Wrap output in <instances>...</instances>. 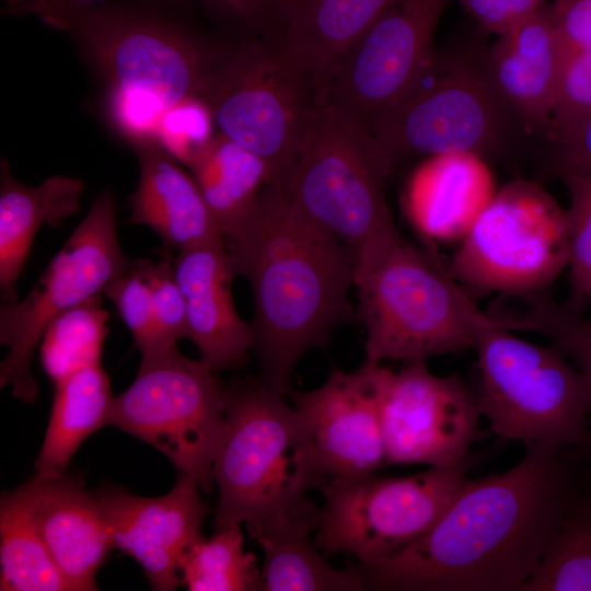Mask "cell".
<instances>
[{
    "label": "cell",
    "mask_w": 591,
    "mask_h": 591,
    "mask_svg": "<svg viewBox=\"0 0 591 591\" xmlns=\"http://www.w3.org/2000/svg\"><path fill=\"white\" fill-rule=\"evenodd\" d=\"M581 449L524 442L511 468L466 479L421 537L374 568L366 590L521 591L564 515L591 482Z\"/></svg>",
    "instance_id": "obj_1"
},
{
    "label": "cell",
    "mask_w": 591,
    "mask_h": 591,
    "mask_svg": "<svg viewBox=\"0 0 591 591\" xmlns=\"http://www.w3.org/2000/svg\"><path fill=\"white\" fill-rule=\"evenodd\" d=\"M38 19L72 40L97 85L99 116L132 149L154 143L164 112L201 96L237 42L194 0L60 5Z\"/></svg>",
    "instance_id": "obj_2"
},
{
    "label": "cell",
    "mask_w": 591,
    "mask_h": 591,
    "mask_svg": "<svg viewBox=\"0 0 591 591\" xmlns=\"http://www.w3.org/2000/svg\"><path fill=\"white\" fill-rule=\"evenodd\" d=\"M227 247L234 275L247 280L253 294L258 380L288 394L303 355L325 348L339 325L357 318L349 298L352 255L283 185L274 184Z\"/></svg>",
    "instance_id": "obj_3"
},
{
    "label": "cell",
    "mask_w": 591,
    "mask_h": 591,
    "mask_svg": "<svg viewBox=\"0 0 591 591\" xmlns=\"http://www.w3.org/2000/svg\"><path fill=\"white\" fill-rule=\"evenodd\" d=\"M366 359L426 360L474 349L477 334L509 323L483 312L432 254L399 234L354 265Z\"/></svg>",
    "instance_id": "obj_4"
},
{
    "label": "cell",
    "mask_w": 591,
    "mask_h": 591,
    "mask_svg": "<svg viewBox=\"0 0 591 591\" xmlns=\"http://www.w3.org/2000/svg\"><path fill=\"white\" fill-rule=\"evenodd\" d=\"M224 399L225 428L212 467L216 531L248 529L315 506L306 494L327 478L294 407L258 379L231 382Z\"/></svg>",
    "instance_id": "obj_5"
},
{
    "label": "cell",
    "mask_w": 591,
    "mask_h": 591,
    "mask_svg": "<svg viewBox=\"0 0 591 591\" xmlns=\"http://www.w3.org/2000/svg\"><path fill=\"white\" fill-rule=\"evenodd\" d=\"M518 126L523 128L496 88L486 55L434 49L409 84L362 131L389 175L413 157L496 154Z\"/></svg>",
    "instance_id": "obj_6"
},
{
    "label": "cell",
    "mask_w": 591,
    "mask_h": 591,
    "mask_svg": "<svg viewBox=\"0 0 591 591\" xmlns=\"http://www.w3.org/2000/svg\"><path fill=\"white\" fill-rule=\"evenodd\" d=\"M386 176L366 134L316 100L283 186L348 248L354 264L399 235L384 195Z\"/></svg>",
    "instance_id": "obj_7"
},
{
    "label": "cell",
    "mask_w": 591,
    "mask_h": 591,
    "mask_svg": "<svg viewBox=\"0 0 591 591\" xmlns=\"http://www.w3.org/2000/svg\"><path fill=\"white\" fill-rule=\"evenodd\" d=\"M474 349L479 376L475 393L496 436L586 453L588 391L557 346L531 344L505 327H488L477 334Z\"/></svg>",
    "instance_id": "obj_8"
},
{
    "label": "cell",
    "mask_w": 591,
    "mask_h": 591,
    "mask_svg": "<svg viewBox=\"0 0 591 591\" xmlns=\"http://www.w3.org/2000/svg\"><path fill=\"white\" fill-rule=\"evenodd\" d=\"M200 99L218 132L266 164L269 185H283L316 91L282 35L237 40Z\"/></svg>",
    "instance_id": "obj_9"
},
{
    "label": "cell",
    "mask_w": 591,
    "mask_h": 591,
    "mask_svg": "<svg viewBox=\"0 0 591 591\" xmlns=\"http://www.w3.org/2000/svg\"><path fill=\"white\" fill-rule=\"evenodd\" d=\"M474 459L412 476L366 474L327 479L321 487L314 543L326 554H349L374 568L426 534L448 509Z\"/></svg>",
    "instance_id": "obj_10"
},
{
    "label": "cell",
    "mask_w": 591,
    "mask_h": 591,
    "mask_svg": "<svg viewBox=\"0 0 591 591\" xmlns=\"http://www.w3.org/2000/svg\"><path fill=\"white\" fill-rule=\"evenodd\" d=\"M224 397L216 371L175 350L141 360L134 382L114 397L107 425L155 448L178 474L210 491L225 428Z\"/></svg>",
    "instance_id": "obj_11"
},
{
    "label": "cell",
    "mask_w": 591,
    "mask_h": 591,
    "mask_svg": "<svg viewBox=\"0 0 591 591\" xmlns=\"http://www.w3.org/2000/svg\"><path fill=\"white\" fill-rule=\"evenodd\" d=\"M116 225V198L106 188L93 202L25 298L0 306V341L8 354L0 363V385L32 403L38 385L32 358L49 325L61 314L103 294L130 265Z\"/></svg>",
    "instance_id": "obj_12"
},
{
    "label": "cell",
    "mask_w": 591,
    "mask_h": 591,
    "mask_svg": "<svg viewBox=\"0 0 591 591\" xmlns=\"http://www.w3.org/2000/svg\"><path fill=\"white\" fill-rule=\"evenodd\" d=\"M567 264L566 210L540 184L514 179L462 237L448 270L475 290L520 296L543 291Z\"/></svg>",
    "instance_id": "obj_13"
},
{
    "label": "cell",
    "mask_w": 591,
    "mask_h": 591,
    "mask_svg": "<svg viewBox=\"0 0 591 591\" xmlns=\"http://www.w3.org/2000/svg\"><path fill=\"white\" fill-rule=\"evenodd\" d=\"M448 1L390 0L343 55L316 100L362 130L433 53V35Z\"/></svg>",
    "instance_id": "obj_14"
},
{
    "label": "cell",
    "mask_w": 591,
    "mask_h": 591,
    "mask_svg": "<svg viewBox=\"0 0 591 591\" xmlns=\"http://www.w3.org/2000/svg\"><path fill=\"white\" fill-rule=\"evenodd\" d=\"M379 387L386 463L445 467L471 455L483 414L460 375L433 374L426 360L380 366Z\"/></svg>",
    "instance_id": "obj_15"
},
{
    "label": "cell",
    "mask_w": 591,
    "mask_h": 591,
    "mask_svg": "<svg viewBox=\"0 0 591 591\" xmlns=\"http://www.w3.org/2000/svg\"><path fill=\"white\" fill-rule=\"evenodd\" d=\"M380 366L366 359L352 372L333 369L316 389L291 391L293 407L310 432L327 479L371 474L386 463Z\"/></svg>",
    "instance_id": "obj_16"
},
{
    "label": "cell",
    "mask_w": 591,
    "mask_h": 591,
    "mask_svg": "<svg viewBox=\"0 0 591 591\" xmlns=\"http://www.w3.org/2000/svg\"><path fill=\"white\" fill-rule=\"evenodd\" d=\"M199 490L192 478L178 474L172 490L160 497H140L113 486L95 493L114 548L140 564L153 590L182 586L179 558L202 537L201 525L210 513Z\"/></svg>",
    "instance_id": "obj_17"
},
{
    "label": "cell",
    "mask_w": 591,
    "mask_h": 591,
    "mask_svg": "<svg viewBox=\"0 0 591 591\" xmlns=\"http://www.w3.org/2000/svg\"><path fill=\"white\" fill-rule=\"evenodd\" d=\"M183 293L187 338L213 371L242 367L252 349V331L235 309V277L223 239L178 251L173 262Z\"/></svg>",
    "instance_id": "obj_18"
},
{
    "label": "cell",
    "mask_w": 591,
    "mask_h": 591,
    "mask_svg": "<svg viewBox=\"0 0 591 591\" xmlns=\"http://www.w3.org/2000/svg\"><path fill=\"white\" fill-rule=\"evenodd\" d=\"M486 61L524 130L548 138L563 65L552 3L498 34Z\"/></svg>",
    "instance_id": "obj_19"
},
{
    "label": "cell",
    "mask_w": 591,
    "mask_h": 591,
    "mask_svg": "<svg viewBox=\"0 0 591 591\" xmlns=\"http://www.w3.org/2000/svg\"><path fill=\"white\" fill-rule=\"evenodd\" d=\"M35 522L69 591L97 590L96 572L114 549L95 497L66 473L24 484Z\"/></svg>",
    "instance_id": "obj_20"
},
{
    "label": "cell",
    "mask_w": 591,
    "mask_h": 591,
    "mask_svg": "<svg viewBox=\"0 0 591 591\" xmlns=\"http://www.w3.org/2000/svg\"><path fill=\"white\" fill-rule=\"evenodd\" d=\"M483 158L472 153L429 157L412 174L405 210L419 234L430 241L462 239L494 197Z\"/></svg>",
    "instance_id": "obj_21"
},
{
    "label": "cell",
    "mask_w": 591,
    "mask_h": 591,
    "mask_svg": "<svg viewBox=\"0 0 591 591\" xmlns=\"http://www.w3.org/2000/svg\"><path fill=\"white\" fill-rule=\"evenodd\" d=\"M134 151L139 178L130 196L129 223L150 228L177 251L222 239L195 178L179 162L155 143Z\"/></svg>",
    "instance_id": "obj_22"
},
{
    "label": "cell",
    "mask_w": 591,
    "mask_h": 591,
    "mask_svg": "<svg viewBox=\"0 0 591 591\" xmlns=\"http://www.w3.org/2000/svg\"><path fill=\"white\" fill-rule=\"evenodd\" d=\"M82 179L54 175L38 186H27L0 164V291L3 303L19 301L16 282L34 237L43 225L59 227L81 209Z\"/></svg>",
    "instance_id": "obj_23"
},
{
    "label": "cell",
    "mask_w": 591,
    "mask_h": 591,
    "mask_svg": "<svg viewBox=\"0 0 591 591\" xmlns=\"http://www.w3.org/2000/svg\"><path fill=\"white\" fill-rule=\"evenodd\" d=\"M320 509L315 506L275 515L248 528L264 552L259 591H361L364 583L351 567L334 568L311 538Z\"/></svg>",
    "instance_id": "obj_24"
},
{
    "label": "cell",
    "mask_w": 591,
    "mask_h": 591,
    "mask_svg": "<svg viewBox=\"0 0 591 591\" xmlns=\"http://www.w3.org/2000/svg\"><path fill=\"white\" fill-rule=\"evenodd\" d=\"M390 0H288L282 38L316 93L348 48Z\"/></svg>",
    "instance_id": "obj_25"
},
{
    "label": "cell",
    "mask_w": 591,
    "mask_h": 591,
    "mask_svg": "<svg viewBox=\"0 0 591 591\" xmlns=\"http://www.w3.org/2000/svg\"><path fill=\"white\" fill-rule=\"evenodd\" d=\"M113 399L101 362L80 368L56 382L49 422L35 462L36 476H62L80 444L107 425Z\"/></svg>",
    "instance_id": "obj_26"
},
{
    "label": "cell",
    "mask_w": 591,
    "mask_h": 591,
    "mask_svg": "<svg viewBox=\"0 0 591 591\" xmlns=\"http://www.w3.org/2000/svg\"><path fill=\"white\" fill-rule=\"evenodd\" d=\"M218 230L228 245L270 184L266 164L217 132L189 165Z\"/></svg>",
    "instance_id": "obj_27"
},
{
    "label": "cell",
    "mask_w": 591,
    "mask_h": 591,
    "mask_svg": "<svg viewBox=\"0 0 591 591\" xmlns=\"http://www.w3.org/2000/svg\"><path fill=\"white\" fill-rule=\"evenodd\" d=\"M0 590L69 591L35 522L24 484L0 500Z\"/></svg>",
    "instance_id": "obj_28"
},
{
    "label": "cell",
    "mask_w": 591,
    "mask_h": 591,
    "mask_svg": "<svg viewBox=\"0 0 591 591\" xmlns=\"http://www.w3.org/2000/svg\"><path fill=\"white\" fill-rule=\"evenodd\" d=\"M521 591H591V482L564 515Z\"/></svg>",
    "instance_id": "obj_29"
},
{
    "label": "cell",
    "mask_w": 591,
    "mask_h": 591,
    "mask_svg": "<svg viewBox=\"0 0 591 591\" xmlns=\"http://www.w3.org/2000/svg\"><path fill=\"white\" fill-rule=\"evenodd\" d=\"M240 524L192 544L181 556L182 586L189 591H258L256 556L244 549Z\"/></svg>",
    "instance_id": "obj_30"
},
{
    "label": "cell",
    "mask_w": 591,
    "mask_h": 591,
    "mask_svg": "<svg viewBox=\"0 0 591 591\" xmlns=\"http://www.w3.org/2000/svg\"><path fill=\"white\" fill-rule=\"evenodd\" d=\"M107 317L96 296L49 325L40 341V360L54 384L80 368L101 362Z\"/></svg>",
    "instance_id": "obj_31"
},
{
    "label": "cell",
    "mask_w": 591,
    "mask_h": 591,
    "mask_svg": "<svg viewBox=\"0 0 591 591\" xmlns=\"http://www.w3.org/2000/svg\"><path fill=\"white\" fill-rule=\"evenodd\" d=\"M524 308L510 314L520 331L540 333L552 340L577 368L589 395L588 443L591 455V321L568 302L558 303L543 291L520 294Z\"/></svg>",
    "instance_id": "obj_32"
},
{
    "label": "cell",
    "mask_w": 591,
    "mask_h": 591,
    "mask_svg": "<svg viewBox=\"0 0 591 591\" xmlns=\"http://www.w3.org/2000/svg\"><path fill=\"white\" fill-rule=\"evenodd\" d=\"M117 313L130 331L141 354V360H150L177 350L160 329L154 316L148 283L141 269V260H131L128 268L105 289Z\"/></svg>",
    "instance_id": "obj_33"
},
{
    "label": "cell",
    "mask_w": 591,
    "mask_h": 591,
    "mask_svg": "<svg viewBox=\"0 0 591 591\" xmlns=\"http://www.w3.org/2000/svg\"><path fill=\"white\" fill-rule=\"evenodd\" d=\"M569 196L568 264L571 294L568 303L582 310L591 297V176L561 178Z\"/></svg>",
    "instance_id": "obj_34"
},
{
    "label": "cell",
    "mask_w": 591,
    "mask_h": 591,
    "mask_svg": "<svg viewBox=\"0 0 591 591\" xmlns=\"http://www.w3.org/2000/svg\"><path fill=\"white\" fill-rule=\"evenodd\" d=\"M207 20L236 40L275 38L288 24V0H194Z\"/></svg>",
    "instance_id": "obj_35"
},
{
    "label": "cell",
    "mask_w": 591,
    "mask_h": 591,
    "mask_svg": "<svg viewBox=\"0 0 591 591\" xmlns=\"http://www.w3.org/2000/svg\"><path fill=\"white\" fill-rule=\"evenodd\" d=\"M216 128L209 108L200 97L181 102L161 116L154 143L177 162L188 166L213 138Z\"/></svg>",
    "instance_id": "obj_36"
},
{
    "label": "cell",
    "mask_w": 591,
    "mask_h": 591,
    "mask_svg": "<svg viewBox=\"0 0 591 591\" xmlns=\"http://www.w3.org/2000/svg\"><path fill=\"white\" fill-rule=\"evenodd\" d=\"M591 111V24L580 48L563 60L551 126L563 134Z\"/></svg>",
    "instance_id": "obj_37"
},
{
    "label": "cell",
    "mask_w": 591,
    "mask_h": 591,
    "mask_svg": "<svg viewBox=\"0 0 591 591\" xmlns=\"http://www.w3.org/2000/svg\"><path fill=\"white\" fill-rule=\"evenodd\" d=\"M153 312L161 332L173 343L187 338L186 310L174 266L166 260H141Z\"/></svg>",
    "instance_id": "obj_38"
},
{
    "label": "cell",
    "mask_w": 591,
    "mask_h": 591,
    "mask_svg": "<svg viewBox=\"0 0 591 591\" xmlns=\"http://www.w3.org/2000/svg\"><path fill=\"white\" fill-rule=\"evenodd\" d=\"M551 174L591 176V111L572 128L552 141Z\"/></svg>",
    "instance_id": "obj_39"
},
{
    "label": "cell",
    "mask_w": 591,
    "mask_h": 591,
    "mask_svg": "<svg viewBox=\"0 0 591 591\" xmlns=\"http://www.w3.org/2000/svg\"><path fill=\"white\" fill-rule=\"evenodd\" d=\"M553 0H459L464 10L486 32L496 35Z\"/></svg>",
    "instance_id": "obj_40"
},
{
    "label": "cell",
    "mask_w": 591,
    "mask_h": 591,
    "mask_svg": "<svg viewBox=\"0 0 591 591\" xmlns=\"http://www.w3.org/2000/svg\"><path fill=\"white\" fill-rule=\"evenodd\" d=\"M61 0H3L1 13L5 16H39L58 5Z\"/></svg>",
    "instance_id": "obj_41"
},
{
    "label": "cell",
    "mask_w": 591,
    "mask_h": 591,
    "mask_svg": "<svg viewBox=\"0 0 591 591\" xmlns=\"http://www.w3.org/2000/svg\"><path fill=\"white\" fill-rule=\"evenodd\" d=\"M106 1H109V0H61V2L58 5L54 7V8H57V7H60V5L82 8V7H90V5H94V4H100V3H103V2H106ZM54 8H51V9H54ZM51 9H49V10H51Z\"/></svg>",
    "instance_id": "obj_42"
},
{
    "label": "cell",
    "mask_w": 591,
    "mask_h": 591,
    "mask_svg": "<svg viewBox=\"0 0 591 591\" xmlns=\"http://www.w3.org/2000/svg\"><path fill=\"white\" fill-rule=\"evenodd\" d=\"M589 303H590V305H591V297H590V299H589ZM589 320L591 321V314H590V316H589Z\"/></svg>",
    "instance_id": "obj_43"
}]
</instances>
